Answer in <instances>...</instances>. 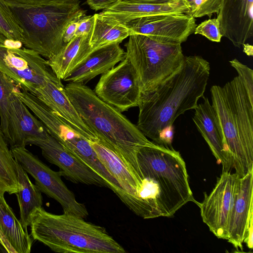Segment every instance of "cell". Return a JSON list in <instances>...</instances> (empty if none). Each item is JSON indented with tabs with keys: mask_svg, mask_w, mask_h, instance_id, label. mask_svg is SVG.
<instances>
[{
	"mask_svg": "<svg viewBox=\"0 0 253 253\" xmlns=\"http://www.w3.org/2000/svg\"><path fill=\"white\" fill-rule=\"evenodd\" d=\"M231 66L238 73L245 89L251 98L253 99V71L247 65L235 58L230 61Z\"/></svg>",
	"mask_w": 253,
	"mask_h": 253,
	"instance_id": "31",
	"label": "cell"
},
{
	"mask_svg": "<svg viewBox=\"0 0 253 253\" xmlns=\"http://www.w3.org/2000/svg\"><path fill=\"white\" fill-rule=\"evenodd\" d=\"M0 71L23 88L41 85L55 75L47 60L34 50L1 44Z\"/></svg>",
	"mask_w": 253,
	"mask_h": 253,
	"instance_id": "11",
	"label": "cell"
},
{
	"mask_svg": "<svg viewBox=\"0 0 253 253\" xmlns=\"http://www.w3.org/2000/svg\"><path fill=\"white\" fill-rule=\"evenodd\" d=\"M11 7L28 8L51 4L67 0H4Z\"/></svg>",
	"mask_w": 253,
	"mask_h": 253,
	"instance_id": "32",
	"label": "cell"
},
{
	"mask_svg": "<svg viewBox=\"0 0 253 253\" xmlns=\"http://www.w3.org/2000/svg\"><path fill=\"white\" fill-rule=\"evenodd\" d=\"M61 80L55 75L41 85H30L24 89L61 117L88 141L98 139L80 116Z\"/></svg>",
	"mask_w": 253,
	"mask_h": 253,
	"instance_id": "14",
	"label": "cell"
},
{
	"mask_svg": "<svg viewBox=\"0 0 253 253\" xmlns=\"http://www.w3.org/2000/svg\"><path fill=\"white\" fill-rule=\"evenodd\" d=\"M93 91L121 112L138 106L142 95L136 73L126 57L102 75Z\"/></svg>",
	"mask_w": 253,
	"mask_h": 253,
	"instance_id": "10",
	"label": "cell"
},
{
	"mask_svg": "<svg viewBox=\"0 0 253 253\" xmlns=\"http://www.w3.org/2000/svg\"><path fill=\"white\" fill-rule=\"evenodd\" d=\"M0 190V243L8 253H30L33 240Z\"/></svg>",
	"mask_w": 253,
	"mask_h": 253,
	"instance_id": "21",
	"label": "cell"
},
{
	"mask_svg": "<svg viewBox=\"0 0 253 253\" xmlns=\"http://www.w3.org/2000/svg\"><path fill=\"white\" fill-rule=\"evenodd\" d=\"M174 0H120V1L128 3H163Z\"/></svg>",
	"mask_w": 253,
	"mask_h": 253,
	"instance_id": "37",
	"label": "cell"
},
{
	"mask_svg": "<svg viewBox=\"0 0 253 253\" xmlns=\"http://www.w3.org/2000/svg\"><path fill=\"white\" fill-rule=\"evenodd\" d=\"M194 33L203 36L210 41L217 42H220L222 37L216 18L209 19L201 23L196 27Z\"/></svg>",
	"mask_w": 253,
	"mask_h": 253,
	"instance_id": "30",
	"label": "cell"
},
{
	"mask_svg": "<svg viewBox=\"0 0 253 253\" xmlns=\"http://www.w3.org/2000/svg\"><path fill=\"white\" fill-rule=\"evenodd\" d=\"M140 169L137 196L146 219L171 217L194 201L185 163L179 152L153 143L137 153Z\"/></svg>",
	"mask_w": 253,
	"mask_h": 253,
	"instance_id": "2",
	"label": "cell"
},
{
	"mask_svg": "<svg viewBox=\"0 0 253 253\" xmlns=\"http://www.w3.org/2000/svg\"><path fill=\"white\" fill-rule=\"evenodd\" d=\"M92 32L75 36L57 54L47 59L48 66L58 78L63 80L93 51L90 45Z\"/></svg>",
	"mask_w": 253,
	"mask_h": 253,
	"instance_id": "23",
	"label": "cell"
},
{
	"mask_svg": "<svg viewBox=\"0 0 253 253\" xmlns=\"http://www.w3.org/2000/svg\"><path fill=\"white\" fill-rule=\"evenodd\" d=\"M85 11L82 10L68 24L63 34V41L66 44L75 37V33L79 24L85 14Z\"/></svg>",
	"mask_w": 253,
	"mask_h": 253,
	"instance_id": "33",
	"label": "cell"
},
{
	"mask_svg": "<svg viewBox=\"0 0 253 253\" xmlns=\"http://www.w3.org/2000/svg\"><path fill=\"white\" fill-rule=\"evenodd\" d=\"M211 93L232 168L242 177L253 170V99L238 76L223 86L212 85Z\"/></svg>",
	"mask_w": 253,
	"mask_h": 253,
	"instance_id": "4",
	"label": "cell"
},
{
	"mask_svg": "<svg viewBox=\"0 0 253 253\" xmlns=\"http://www.w3.org/2000/svg\"><path fill=\"white\" fill-rule=\"evenodd\" d=\"M15 89L10 98V147L26 146L27 139L45 137L49 134L42 123L16 94Z\"/></svg>",
	"mask_w": 253,
	"mask_h": 253,
	"instance_id": "20",
	"label": "cell"
},
{
	"mask_svg": "<svg viewBox=\"0 0 253 253\" xmlns=\"http://www.w3.org/2000/svg\"><path fill=\"white\" fill-rule=\"evenodd\" d=\"M210 74V63L202 56H185L178 70L154 90L141 95L137 127L160 145L162 132L172 126L180 115L197 107Z\"/></svg>",
	"mask_w": 253,
	"mask_h": 253,
	"instance_id": "1",
	"label": "cell"
},
{
	"mask_svg": "<svg viewBox=\"0 0 253 253\" xmlns=\"http://www.w3.org/2000/svg\"><path fill=\"white\" fill-rule=\"evenodd\" d=\"M188 10L187 15L195 18L205 16L211 17L219 12L221 0H183Z\"/></svg>",
	"mask_w": 253,
	"mask_h": 253,
	"instance_id": "29",
	"label": "cell"
},
{
	"mask_svg": "<svg viewBox=\"0 0 253 253\" xmlns=\"http://www.w3.org/2000/svg\"><path fill=\"white\" fill-rule=\"evenodd\" d=\"M126 57L138 77L142 94L157 87L181 66L185 56L181 44L133 34L125 44Z\"/></svg>",
	"mask_w": 253,
	"mask_h": 253,
	"instance_id": "7",
	"label": "cell"
},
{
	"mask_svg": "<svg viewBox=\"0 0 253 253\" xmlns=\"http://www.w3.org/2000/svg\"><path fill=\"white\" fill-rule=\"evenodd\" d=\"M216 18L222 37L240 47L253 35V0H221Z\"/></svg>",
	"mask_w": 253,
	"mask_h": 253,
	"instance_id": "15",
	"label": "cell"
},
{
	"mask_svg": "<svg viewBox=\"0 0 253 253\" xmlns=\"http://www.w3.org/2000/svg\"><path fill=\"white\" fill-rule=\"evenodd\" d=\"M15 89L14 83L0 71V126L8 144L11 140L10 98Z\"/></svg>",
	"mask_w": 253,
	"mask_h": 253,
	"instance_id": "28",
	"label": "cell"
},
{
	"mask_svg": "<svg viewBox=\"0 0 253 253\" xmlns=\"http://www.w3.org/2000/svg\"><path fill=\"white\" fill-rule=\"evenodd\" d=\"M94 15H85L81 20L75 33V36L89 34L93 29Z\"/></svg>",
	"mask_w": 253,
	"mask_h": 253,
	"instance_id": "34",
	"label": "cell"
},
{
	"mask_svg": "<svg viewBox=\"0 0 253 253\" xmlns=\"http://www.w3.org/2000/svg\"><path fill=\"white\" fill-rule=\"evenodd\" d=\"M253 216L251 217L250 221L249 226L248 228L246 236L244 240V243L246 244L247 246L250 249L253 248Z\"/></svg>",
	"mask_w": 253,
	"mask_h": 253,
	"instance_id": "36",
	"label": "cell"
},
{
	"mask_svg": "<svg viewBox=\"0 0 253 253\" xmlns=\"http://www.w3.org/2000/svg\"><path fill=\"white\" fill-rule=\"evenodd\" d=\"M120 0H87L86 2L90 7L95 10H105L113 6Z\"/></svg>",
	"mask_w": 253,
	"mask_h": 253,
	"instance_id": "35",
	"label": "cell"
},
{
	"mask_svg": "<svg viewBox=\"0 0 253 253\" xmlns=\"http://www.w3.org/2000/svg\"><path fill=\"white\" fill-rule=\"evenodd\" d=\"M72 214H55L36 208L30 216L34 240L60 253H124L125 249L105 228Z\"/></svg>",
	"mask_w": 253,
	"mask_h": 253,
	"instance_id": "5",
	"label": "cell"
},
{
	"mask_svg": "<svg viewBox=\"0 0 253 253\" xmlns=\"http://www.w3.org/2000/svg\"><path fill=\"white\" fill-rule=\"evenodd\" d=\"M253 170L240 177L238 194L231 213L228 228V242L237 250H243L250 219L253 216Z\"/></svg>",
	"mask_w": 253,
	"mask_h": 253,
	"instance_id": "17",
	"label": "cell"
},
{
	"mask_svg": "<svg viewBox=\"0 0 253 253\" xmlns=\"http://www.w3.org/2000/svg\"><path fill=\"white\" fill-rule=\"evenodd\" d=\"M25 145L39 147L44 158L57 166L63 176L74 183L108 187L106 182L49 134L27 139Z\"/></svg>",
	"mask_w": 253,
	"mask_h": 253,
	"instance_id": "13",
	"label": "cell"
},
{
	"mask_svg": "<svg viewBox=\"0 0 253 253\" xmlns=\"http://www.w3.org/2000/svg\"><path fill=\"white\" fill-rule=\"evenodd\" d=\"M90 40L93 50L115 43H120L130 35L129 30L113 18L96 13Z\"/></svg>",
	"mask_w": 253,
	"mask_h": 253,
	"instance_id": "25",
	"label": "cell"
},
{
	"mask_svg": "<svg viewBox=\"0 0 253 253\" xmlns=\"http://www.w3.org/2000/svg\"><path fill=\"white\" fill-rule=\"evenodd\" d=\"M203 99L194 109L193 121L217 162L222 165V171H230L232 161L220 124L208 98Z\"/></svg>",
	"mask_w": 253,
	"mask_h": 253,
	"instance_id": "16",
	"label": "cell"
},
{
	"mask_svg": "<svg viewBox=\"0 0 253 253\" xmlns=\"http://www.w3.org/2000/svg\"><path fill=\"white\" fill-rule=\"evenodd\" d=\"M187 7L183 0L163 3H128L119 1L100 13L111 17L120 23L137 18L159 14H186Z\"/></svg>",
	"mask_w": 253,
	"mask_h": 253,
	"instance_id": "22",
	"label": "cell"
},
{
	"mask_svg": "<svg viewBox=\"0 0 253 253\" xmlns=\"http://www.w3.org/2000/svg\"><path fill=\"white\" fill-rule=\"evenodd\" d=\"M240 177L235 173L222 171L209 194H205L200 208L203 222L218 238L227 240L232 210L239 189Z\"/></svg>",
	"mask_w": 253,
	"mask_h": 253,
	"instance_id": "9",
	"label": "cell"
},
{
	"mask_svg": "<svg viewBox=\"0 0 253 253\" xmlns=\"http://www.w3.org/2000/svg\"><path fill=\"white\" fill-rule=\"evenodd\" d=\"M11 154L23 169L35 180V185L48 197L58 202L64 213L85 218L88 215L85 205L78 202L61 179L60 171L52 170L25 146L10 148Z\"/></svg>",
	"mask_w": 253,
	"mask_h": 253,
	"instance_id": "8",
	"label": "cell"
},
{
	"mask_svg": "<svg viewBox=\"0 0 253 253\" xmlns=\"http://www.w3.org/2000/svg\"><path fill=\"white\" fill-rule=\"evenodd\" d=\"M66 93L84 123L119 155L139 181L137 153L149 140L122 112L100 99L84 84L69 83Z\"/></svg>",
	"mask_w": 253,
	"mask_h": 253,
	"instance_id": "3",
	"label": "cell"
},
{
	"mask_svg": "<svg viewBox=\"0 0 253 253\" xmlns=\"http://www.w3.org/2000/svg\"><path fill=\"white\" fill-rule=\"evenodd\" d=\"M18 189L16 161L0 126V190L15 194Z\"/></svg>",
	"mask_w": 253,
	"mask_h": 253,
	"instance_id": "26",
	"label": "cell"
},
{
	"mask_svg": "<svg viewBox=\"0 0 253 253\" xmlns=\"http://www.w3.org/2000/svg\"><path fill=\"white\" fill-rule=\"evenodd\" d=\"M22 36V30L10 7L4 0H0V44L21 47Z\"/></svg>",
	"mask_w": 253,
	"mask_h": 253,
	"instance_id": "27",
	"label": "cell"
},
{
	"mask_svg": "<svg viewBox=\"0 0 253 253\" xmlns=\"http://www.w3.org/2000/svg\"><path fill=\"white\" fill-rule=\"evenodd\" d=\"M243 46V51L248 55L252 56L253 55V46L248 43H244Z\"/></svg>",
	"mask_w": 253,
	"mask_h": 253,
	"instance_id": "38",
	"label": "cell"
},
{
	"mask_svg": "<svg viewBox=\"0 0 253 253\" xmlns=\"http://www.w3.org/2000/svg\"><path fill=\"white\" fill-rule=\"evenodd\" d=\"M97 158L116 179L125 192L138 204L140 217L145 219L144 207L139 200L137 192L139 182L116 151L99 139L88 141Z\"/></svg>",
	"mask_w": 253,
	"mask_h": 253,
	"instance_id": "19",
	"label": "cell"
},
{
	"mask_svg": "<svg viewBox=\"0 0 253 253\" xmlns=\"http://www.w3.org/2000/svg\"><path fill=\"white\" fill-rule=\"evenodd\" d=\"M10 7L22 30V45L47 59L65 46V28L82 10L79 0L28 8Z\"/></svg>",
	"mask_w": 253,
	"mask_h": 253,
	"instance_id": "6",
	"label": "cell"
},
{
	"mask_svg": "<svg viewBox=\"0 0 253 253\" xmlns=\"http://www.w3.org/2000/svg\"><path fill=\"white\" fill-rule=\"evenodd\" d=\"M119 44H108L93 50L63 80L85 84L97 76L105 73L126 57V52Z\"/></svg>",
	"mask_w": 253,
	"mask_h": 253,
	"instance_id": "18",
	"label": "cell"
},
{
	"mask_svg": "<svg viewBox=\"0 0 253 253\" xmlns=\"http://www.w3.org/2000/svg\"><path fill=\"white\" fill-rule=\"evenodd\" d=\"M15 161L18 182L15 195L20 210V221L27 229L32 212L37 208L42 207L43 199L41 191L31 182L20 163Z\"/></svg>",
	"mask_w": 253,
	"mask_h": 253,
	"instance_id": "24",
	"label": "cell"
},
{
	"mask_svg": "<svg viewBox=\"0 0 253 253\" xmlns=\"http://www.w3.org/2000/svg\"><path fill=\"white\" fill-rule=\"evenodd\" d=\"M130 35L141 34L162 41L181 44L194 33V18L186 14H166L141 17L123 24Z\"/></svg>",
	"mask_w": 253,
	"mask_h": 253,
	"instance_id": "12",
	"label": "cell"
}]
</instances>
